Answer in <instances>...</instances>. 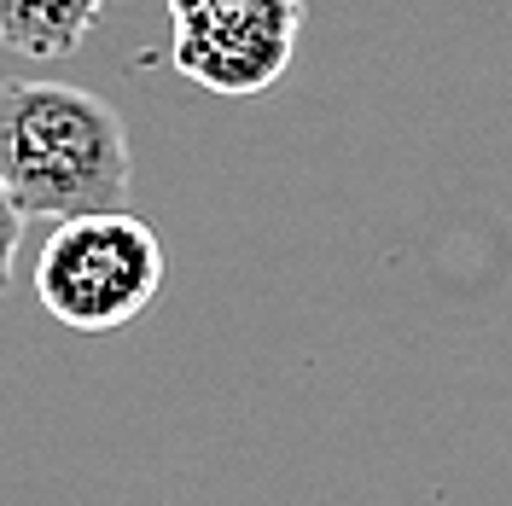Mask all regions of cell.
I'll return each instance as SVG.
<instances>
[{
  "instance_id": "5",
  "label": "cell",
  "mask_w": 512,
  "mask_h": 506,
  "mask_svg": "<svg viewBox=\"0 0 512 506\" xmlns=\"http://www.w3.org/2000/svg\"><path fill=\"white\" fill-rule=\"evenodd\" d=\"M24 210H18V198L6 192V181H0V297L12 291V280H18V251H24Z\"/></svg>"
},
{
  "instance_id": "3",
  "label": "cell",
  "mask_w": 512,
  "mask_h": 506,
  "mask_svg": "<svg viewBox=\"0 0 512 506\" xmlns=\"http://www.w3.org/2000/svg\"><path fill=\"white\" fill-rule=\"evenodd\" d=\"M303 35V0H169V64L227 99L286 76Z\"/></svg>"
},
{
  "instance_id": "1",
  "label": "cell",
  "mask_w": 512,
  "mask_h": 506,
  "mask_svg": "<svg viewBox=\"0 0 512 506\" xmlns=\"http://www.w3.org/2000/svg\"><path fill=\"white\" fill-rule=\"evenodd\" d=\"M0 181L24 216H88L123 210L134 158L111 99L53 76L0 82Z\"/></svg>"
},
{
  "instance_id": "2",
  "label": "cell",
  "mask_w": 512,
  "mask_h": 506,
  "mask_svg": "<svg viewBox=\"0 0 512 506\" xmlns=\"http://www.w3.org/2000/svg\"><path fill=\"white\" fill-rule=\"evenodd\" d=\"M169 280V251L158 227L128 210L64 216L35 256V297L70 332H117L158 303Z\"/></svg>"
},
{
  "instance_id": "4",
  "label": "cell",
  "mask_w": 512,
  "mask_h": 506,
  "mask_svg": "<svg viewBox=\"0 0 512 506\" xmlns=\"http://www.w3.org/2000/svg\"><path fill=\"white\" fill-rule=\"evenodd\" d=\"M99 12L105 0H0V47L18 59H70Z\"/></svg>"
}]
</instances>
